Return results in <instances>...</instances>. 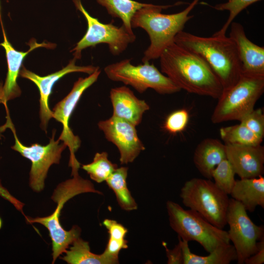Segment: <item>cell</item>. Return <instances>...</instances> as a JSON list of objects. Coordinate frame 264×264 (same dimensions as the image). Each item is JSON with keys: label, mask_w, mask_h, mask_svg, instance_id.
<instances>
[{"label": "cell", "mask_w": 264, "mask_h": 264, "mask_svg": "<svg viewBox=\"0 0 264 264\" xmlns=\"http://www.w3.org/2000/svg\"><path fill=\"white\" fill-rule=\"evenodd\" d=\"M250 131L263 138L264 136V115L261 109H254L240 121Z\"/></svg>", "instance_id": "f546056e"}, {"label": "cell", "mask_w": 264, "mask_h": 264, "mask_svg": "<svg viewBox=\"0 0 264 264\" xmlns=\"http://www.w3.org/2000/svg\"><path fill=\"white\" fill-rule=\"evenodd\" d=\"M227 231L237 256V263L243 264L246 259L258 250L257 242L264 237V227L255 224L247 211L239 201L229 198L226 215Z\"/></svg>", "instance_id": "30bf717a"}, {"label": "cell", "mask_w": 264, "mask_h": 264, "mask_svg": "<svg viewBox=\"0 0 264 264\" xmlns=\"http://www.w3.org/2000/svg\"><path fill=\"white\" fill-rule=\"evenodd\" d=\"M73 1L77 9L85 17L88 24L85 34L70 51L73 52L74 58L80 59L84 49L102 43L108 44L112 55H118L126 49L129 44L135 41V35L130 34L123 25L118 27L112 23H102L89 14L81 0H73Z\"/></svg>", "instance_id": "ba28073f"}, {"label": "cell", "mask_w": 264, "mask_h": 264, "mask_svg": "<svg viewBox=\"0 0 264 264\" xmlns=\"http://www.w3.org/2000/svg\"><path fill=\"white\" fill-rule=\"evenodd\" d=\"M166 208L170 225L182 240L197 242L208 253L230 243L227 231L215 226L196 212L171 200L167 202Z\"/></svg>", "instance_id": "277c9868"}, {"label": "cell", "mask_w": 264, "mask_h": 264, "mask_svg": "<svg viewBox=\"0 0 264 264\" xmlns=\"http://www.w3.org/2000/svg\"><path fill=\"white\" fill-rule=\"evenodd\" d=\"M2 130L1 128H0V132H1L0 130ZM0 196H2L4 198L9 201L10 202L13 204L14 205H17L19 202V200L17 199L16 198H15L13 196H12L6 189L4 188L1 185L0 183Z\"/></svg>", "instance_id": "e575fe53"}, {"label": "cell", "mask_w": 264, "mask_h": 264, "mask_svg": "<svg viewBox=\"0 0 264 264\" xmlns=\"http://www.w3.org/2000/svg\"><path fill=\"white\" fill-rule=\"evenodd\" d=\"M264 91V77L242 73L239 81L223 90L211 115L214 124L240 121L254 109Z\"/></svg>", "instance_id": "8992f818"}, {"label": "cell", "mask_w": 264, "mask_h": 264, "mask_svg": "<svg viewBox=\"0 0 264 264\" xmlns=\"http://www.w3.org/2000/svg\"><path fill=\"white\" fill-rule=\"evenodd\" d=\"M183 204L196 212L215 226L223 229L229 198L210 179L193 178L180 190Z\"/></svg>", "instance_id": "5b68a950"}, {"label": "cell", "mask_w": 264, "mask_h": 264, "mask_svg": "<svg viewBox=\"0 0 264 264\" xmlns=\"http://www.w3.org/2000/svg\"><path fill=\"white\" fill-rule=\"evenodd\" d=\"M259 0H228L226 2L212 6L217 10H227L229 12L228 18L224 25L214 34L225 35L228 28L236 17L249 5Z\"/></svg>", "instance_id": "83f0119b"}, {"label": "cell", "mask_w": 264, "mask_h": 264, "mask_svg": "<svg viewBox=\"0 0 264 264\" xmlns=\"http://www.w3.org/2000/svg\"><path fill=\"white\" fill-rule=\"evenodd\" d=\"M161 72L180 89L218 99L223 88L218 77L199 55L175 43L159 58Z\"/></svg>", "instance_id": "6da1fadb"}, {"label": "cell", "mask_w": 264, "mask_h": 264, "mask_svg": "<svg viewBox=\"0 0 264 264\" xmlns=\"http://www.w3.org/2000/svg\"><path fill=\"white\" fill-rule=\"evenodd\" d=\"M226 159L241 179L263 176L264 147L257 145L225 144Z\"/></svg>", "instance_id": "9a60e30c"}, {"label": "cell", "mask_w": 264, "mask_h": 264, "mask_svg": "<svg viewBox=\"0 0 264 264\" xmlns=\"http://www.w3.org/2000/svg\"><path fill=\"white\" fill-rule=\"evenodd\" d=\"M103 224L108 230L109 238L116 240L125 239L128 230L123 225L110 219H105Z\"/></svg>", "instance_id": "4dcf8cb0"}, {"label": "cell", "mask_w": 264, "mask_h": 264, "mask_svg": "<svg viewBox=\"0 0 264 264\" xmlns=\"http://www.w3.org/2000/svg\"><path fill=\"white\" fill-rule=\"evenodd\" d=\"M264 263V245L259 247L256 253L246 259L245 264H262Z\"/></svg>", "instance_id": "836d02e7"}, {"label": "cell", "mask_w": 264, "mask_h": 264, "mask_svg": "<svg viewBox=\"0 0 264 264\" xmlns=\"http://www.w3.org/2000/svg\"><path fill=\"white\" fill-rule=\"evenodd\" d=\"M183 255V264H229L237 260L235 248L230 243L220 245L207 256H199L191 252L188 242L178 237Z\"/></svg>", "instance_id": "44dd1931"}, {"label": "cell", "mask_w": 264, "mask_h": 264, "mask_svg": "<svg viewBox=\"0 0 264 264\" xmlns=\"http://www.w3.org/2000/svg\"><path fill=\"white\" fill-rule=\"evenodd\" d=\"M226 158L225 145L214 138H206L197 146L193 157L195 166L206 178L211 179L213 169Z\"/></svg>", "instance_id": "d6986e66"}, {"label": "cell", "mask_w": 264, "mask_h": 264, "mask_svg": "<svg viewBox=\"0 0 264 264\" xmlns=\"http://www.w3.org/2000/svg\"><path fill=\"white\" fill-rule=\"evenodd\" d=\"M63 206L61 204H58L54 212L46 217L26 218L28 222L40 223L48 229L52 241L53 264L58 257L64 253L69 246L80 237L81 231L77 226H73L69 231L63 228L59 220Z\"/></svg>", "instance_id": "ac0fdd59"}, {"label": "cell", "mask_w": 264, "mask_h": 264, "mask_svg": "<svg viewBox=\"0 0 264 264\" xmlns=\"http://www.w3.org/2000/svg\"><path fill=\"white\" fill-rule=\"evenodd\" d=\"M128 241L125 239L116 240L109 238L106 247L104 251L108 256L118 259V254L122 249L128 247Z\"/></svg>", "instance_id": "1f68e13d"}, {"label": "cell", "mask_w": 264, "mask_h": 264, "mask_svg": "<svg viewBox=\"0 0 264 264\" xmlns=\"http://www.w3.org/2000/svg\"><path fill=\"white\" fill-rule=\"evenodd\" d=\"M230 195L232 198L240 202L247 211L254 212L257 206L264 208V176L236 180Z\"/></svg>", "instance_id": "ffe728a7"}, {"label": "cell", "mask_w": 264, "mask_h": 264, "mask_svg": "<svg viewBox=\"0 0 264 264\" xmlns=\"http://www.w3.org/2000/svg\"><path fill=\"white\" fill-rule=\"evenodd\" d=\"M193 0L183 10L177 13L164 14L163 9L173 5L150 4L137 10L131 19L132 28L140 27L148 34L150 44L144 52L143 63L159 58L163 50L174 43L176 36L183 30L186 23L193 17L189 13L198 3Z\"/></svg>", "instance_id": "3957f363"}, {"label": "cell", "mask_w": 264, "mask_h": 264, "mask_svg": "<svg viewBox=\"0 0 264 264\" xmlns=\"http://www.w3.org/2000/svg\"><path fill=\"white\" fill-rule=\"evenodd\" d=\"M69 250L64 253L62 259L69 264H115L118 259L110 257L104 252L96 254L90 251L89 243L82 239L77 238Z\"/></svg>", "instance_id": "7402d4cb"}, {"label": "cell", "mask_w": 264, "mask_h": 264, "mask_svg": "<svg viewBox=\"0 0 264 264\" xmlns=\"http://www.w3.org/2000/svg\"><path fill=\"white\" fill-rule=\"evenodd\" d=\"M235 175L232 165L226 158L213 169L211 176L216 186L224 193L230 195L236 181Z\"/></svg>", "instance_id": "4316f807"}, {"label": "cell", "mask_w": 264, "mask_h": 264, "mask_svg": "<svg viewBox=\"0 0 264 264\" xmlns=\"http://www.w3.org/2000/svg\"><path fill=\"white\" fill-rule=\"evenodd\" d=\"M174 43L202 58L218 77L223 90L240 79L241 63L235 44L229 37L214 34L201 37L182 30L176 36Z\"/></svg>", "instance_id": "7a4b0ae2"}, {"label": "cell", "mask_w": 264, "mask_h": 264, "mask_svg": "<svg viewBox=\"0 0 264 264\" xmlns=\"http://www.w3.org/2000/svg\"><path fill=\"white\" fill-rule=\"evenodd\" d=\"M164 246L166 248V256L168 259L167 264H183V255L179 240H178V243L172 249L167 248L165 243Z\"/></svg>", "instance_id": "d6a6232c"}, {"label": "cell", "mask_w": 264, "mask_h": 264, "mask_svg": "<svg viewBox=\"0 0 264 264\" xmlns=\"http://www.w3.org/2000/svg\"><path fill=\"white\" fill-rule=\"evenodd\" d=\"M110 97L113 108L112 115L135 126L140 124L144 113L150 109L145 100L138 99L126 86L111 88Z\"/></svg>", "instance_id": "e0dca14e"}, {"label": "cell", "mask_w": 264, "mask_h": 264, "mask_svg": "<svg viewBox=\"0 0 264 264\" xmlns=\"http://www.w3.org/2000/svg\"><path fill=\"white\" fill-rule=\"evenodd\" d=\"M220 135L225 144L257 145L263 139L241 123L221 128Z\"/></svg>", "instance_id": "d4e9b609"}, {"label": "cell", "mask_w": 264, "mask_h": 264, "mask_svg": "<svg viewBox=\"0 0 264 264\" xmlns=\"http://www.w3.org/2000/svg\"><path fill=\"white\" fill-rule=\"evenodd\" d=\"M106 8L109 14L113 18L121 20L122 25L131 34H134L132 28L131 19L139 9L150 4L141 3L133 0H96Z\"/></svg>", "instance_id": "cb8c5ba5"}, {"label": "cell", "mask_w": 264, "mask_h": 264, "mask_svg": "<svg viewBox=\"0 0 264 264\" xmlns=\"http://www.w3.org/2000/svg\"><path fill=\"white\" fill-rule=\"evenodd\" d=\"M101 71L99 68L85 78H79L76 81L69 93L58 102L52 110L53 118L60 122L63 127L58 139L68 146L70 152L69 165L78 162L74 153L80 146L81 140L75 135L69 126L71 115L84 92L98 79Z\"/></svg>", "instance_id": "8fae6325"}, {"label": "cell", "mask_w": 264, "mask_h": 264, "mask_svg": "<svg viewBox=\"0 0 264 264\" xmlns=\"http://www.w3.org/2000/svg\"><path fill=\"white\" fill-rule=\"evenodd\" d=\"M189 119V112L186 109L177 110L167 117L164 124V128L171 133L180 132L186 127Z\"/></svg>", "instance_id": "f1b7e54d"}, {"label": "cell", "mask_w": 264, "mask_h": 264, "mask_svg": "<svg viewBox=\"0 0 264 264\" xmlns=\"http://www.w3.org/2000/svg\"><path fill=\"white\" fill-rule=\"evenodd\" d=\"M128 170L127 167H117L106 181L114 193L120 207L126 211H132L137 209V204L127 187Z\"/></svg>", "instance_id": "603a6c76"}, {"label": "cell", "mask_w": 264, "mask_h": 264, "mask_svg": "<svg viewBox=\"0 0 264 264\" xmlns=\"http://www.w3.org/2000/svg\"><path fill=\"white\" fill-rule=\"evenodd\" d=\"M229 37L237 49L243 74L264 77V47L257 45L246 37L243 26L233 22Z\"/></svg>", "instance_id": "2e32d148"}, {"label": "cell", "mask_w": 264, "mask_h": 264, "mask_svg": "<svg viewBox=\"0 0 264 264\" xmlns=\"http://www.w3.org/2000/svg\"><path fill=\"white\" fill-rule=\"evenodd\" d=\"M7 120L6 127L11 129L15 138V144L11 148L31 161L29 185L33 190L40 192L44 188L45 179L50 167L59 163L62 153L67 146L64 142L60 143L59 139L55 140V131L52 132V137L46 145L35 143L30 146H25L17 136L9 116Z\"/></svg>", "instance_id": "9c48e42d"}, {"label": "cell", "mask_w": 264, "mask_h": 264, "mask_svg": "<svg viewBox=\"0 0 264 264\" xmlns=\"http://www.w3.org/2000/svg\"><path fill=\"white\" fill-rule=\"evenodd\" d=\"M82 169L89 175L90 178L97 183L106 181L117 168L116 164L108 158L106 152L96 153L92 162L83 165Z\"/></svg>", "instance_id": "484cf974"}, {"label": "cell", "mask_w": 264, "mask_h": 264, "mask_svg": "<svg viewBox=\"0 0 264 264\" xmlns=\"http://www.w3.org/2000/svg\"><path fill=\"white\" fill-rule=\"evenodd\" d=\"M76 59L70 60L63 69L45 76H41L27 69L24 66L20 70V75L33 82L38 87L40 95V115L41 126L46 132L49 120L53 118L52 111L49 107V98L54 84L67 74L72 72H83L91 74L99 69L93 66H78L75 65Z\"/></svg>", "instance_id": "4fadbf2b"}, {"label": "cell", "mask_w": 264, "mask_h": 264, "mask_svg": "<svg viewBox=\"0 0 264 264\" xmlns=\"http://www.w3.org/2000/svg\"><path fill=\"white\" fill-rule=\"evenodd\" d=\"M143 63L134 66L130 59H124L107 66L104 71L110 80L131 86L140 93L148 88L162 94H172L181 90L153 64Z\"/></svg>", "instance_id": "52a82bcc"}, {"label": "cell", "mask_w": 264, "mask_h": 264, "mask_svg": "<svg viewBox=\"0 0 264 264\" xmlns=\"http://www.w3.org/2000/svg\"><path fill=\"white\" fill-rule=\"evenodd\" d=\"M106 138L118 148L122 164L132 162L145 149L138 137L136 126L123 119L112 115L98 123Z\"/></svg>", "instance_id": "7c38bea8"}, {"label": "cell", "mask_w": 264, "mask_h": 264, "mask_svg": "<svg viewBox=\"0 0 264 264\" xmlns=\"http://www.w3.org/2000/svg\"><path fill=\"white\" fill-rule=\"evenodd\" d=\"M3 42L0 44L5 51L7 59L8 71L3 85H0V104L6 106L7 102L19 97L21 90L17 82L22 66V62L26 56L31 51L40 47L53 48V45L50 43H37L32 39L29 42V49L26 52L16 50L8 42L5 32L2 28Z\"/></svg>", "instance_id": "5bb4252c"}]
</instances>
